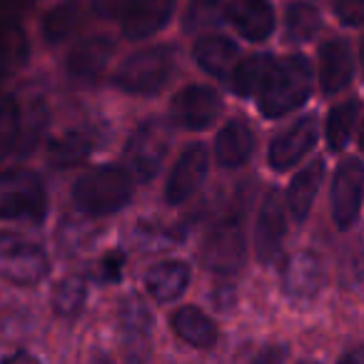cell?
<instances>
[{
    "mask_svg": "<svg viewBox=\"0 0 364 364\" xmlns=\"http://www.w3.org/2000/svg\"><path fill=\"white\" fill-rule=\"evenodd\" d=\"M312 68L304 55H289L274 63L259 87V112L264 117H282L309 97Z\"/></svg>",
    "mask_w": 364,
    "mask_h": 364,
    "instance_id": "obj_1",
    "label": "cell"
},
{
    "mask_svg": "<svg viewBox=\"0 0 364 364\" xmlns=\"http://www.w3.org/2000/svg\"><path fill=\"white\" fill-rule=\"evenodd\" d=\"M132 198V180L122 167L100 165L87 170L73 188V203L87 215L120 213Z\"/></svg>",
    "mask_w": 364,
    "mask_h": 364,
    "instance_id": "obj_2",
    "label": "cell"
},
{
    "mask_svg": "<svg viewBox=\"0 0 364 364\" xmlns=\"http://www.w3.org/2000/svg\"><path fill=\"white\" fill-rule=\"evenodd\" d=\"M48 215V195L43 180L33 170L0 172V220L6 223H43Z\"/></svg>",
    "mask_w": 364,
    "mask_h": 364,
    "instance_id": "obj_3",
    "label": "cell"
},
{
    "mask_svg": "<svg viewBox=\"0 0 364 364\" xmlns=\"http://www.w3.org/2000/svg\"><path fill=\"white\" fill-rule=\"evenodd\" d=\"M175 68V50L170 46H155L130 55L117 68L115 82L120 90L135 92V95H150L157 92L167 82Z\"/></svg>",
    "mask_w": 364,
    "mask_h": 364,
    "instance_id": "obj_4",
    "label": "cell"
},
{
    "mask_svg": "<svg viewBox=\"0 0 364 364\" xmlns=\"http://www.w3.org/2000/svg\"><path fill=\"white\" fill-rule=\"evenodd\" d=\"M50 272V259L38 242L0 235V277L13 284H38Z\"/></svg>",
    "mask_w": 364,
    "mask_h": 364,
    "instance_id": "obj_5",
    "label": "cell"
},
{
    "mask_svg": "<svg viewBox=\"0 0 364 364\" xmlns=\"http://www.w3.org/2000/svg\"><path fill=\"white\" fill-rule=\"evenodd\" d=\"M247 245L237 220H225L213 228L203 245V262L218 274H235L245 267Z\"/></svg>",
    "mask_w": 364,
    "mask_h": 364,
    "instance_id": "obj_6",
    "label": "cell"
},
{
    "mask_svg": "<svg viewBox=\"0 0 364 364\" xmlns=\"http://www.w3.org/2000/svg\"><path fill=\"white\" fill-rule=\"evenodd\" d=\"M167 150H170V137H167L165 127L160 122H145L127 140L125 157L130 162V170L137 175V180L147 182L162 167Z\"/></svg>",
    "mask_w": 364,
    "mask_h": 364,
    "instance_id": "obj_7",
    "label": "cell"
},
{
    "mask_svg": "<svg viewBox=\"0 0 364 364\" xmlns=\"http://www.w3.org/2000/svg\"><path fill=\"white\" fill-rule=\"evenodd\" d=\"M327 282V267H324L322 255L314 250H299L289 255L282 269V287L292 299L307 302L317 297Z\"/></svg>",
    "mask_w": 364,
    "mask_h": 364,
    "instance_id": "obj_8",
    "label": "cell"
},
{
    "mask_svg": "<svg viewBox=\"0 0 364 364\" xmlns=\"http://www.w3.org/2000/svg\"><path fill=\"white\" fill-rule=\"evenodd\" d=\"M223 112V97L208 85H190L172 100V120L185 130H205Z\"/></svg>",
    "mask_w": 364,
    "mask_h": 364,
    "instance_id": "obj_9",
    "label": "cell"
},
{
    "mask_svg": "<svg viewBox=\"0 0 364 364\" xmlns=\"http://www.w3.org/2000/svg\"><path fill=\"white\" fill-rule=\"evenodd\" d=\"M364 195V165L354 157L344 160L334 172L332 182V215L342 230L357 220Z\"/></svg>",
    "mask_w": 364,
    "mask_h": 364,
    "instance_id": "obj_10",
    "label": "cell"
},
{
    "mask_svg": "<svg viewBox=\"0 0 364 364\" xmlns=\"http://www.w3.org/2000/svg\"><path fill=\"white\" fill-rule=\"evenodd\" d=\"M210 170V157L205 145H190L182 152L177 165L172 167L170 177L165 185V200L170 205H180L203 185V180L208 177Z\"/></svg>",
    "mask_w": 364,
    "mask_h": 364,
    "instance_id": "obj_11",
    "label": "cell"
},
{
    "mask_svg": "<svg viewBox=\"0 0 364 364\" xmlns=\"http://www.w3.org/2000/svg\"><path fill=\"white\" fill-rule=\"evenodd\" d=\"M175 0H127L120 13L122 36L130 41H145L170 23Z\"/></svg>",
    "mask_w": 364,
    "mask_h": 364,
    "instance_id": "obj_12",
    "label": "cell"
},
{
    "mask_svg": "<svg viewBox=\"0 0 364 364\" xmlns=\"http://www.w3.org/2000/svg\"><path fill=\"white\" fill-rule=\"evenodd\" d=\"M287 232V220H284V203L277 190H269L259 208L257 228H255V247L262 264H269L282 250V240Z\"/></svg>",
    "mask_w": 364,
    "mask_h": 364,
    "instance_id": "obj_13",
    "label": "cell"
},
{
    "mask_svg": "<svg viewBox=\"0 0 364 364\" xmlns=\"http://www.w3.org/2000/svg\"><path fill=\"white\" fill-rule=\"evenodd\" d=\"M115 43L107 36H92L80 41L68 55V75L77 82H95L110 63Z\"/></svg>",
    "mask_w": 364,
    "mask_h": 364,
    "instance_id": "obj_14",
    "label": "cell"
},
{
    "mask_svg": "<svg viewBox=\"0 0 364 364\" xmlns=\"http://www.w3.org/2000/svg\"><path fill=\"white\" fill-rule=\"evenodd\" d=\"M228 21L235 31L252 43H262L274 31V11L269 0H232L228 6Z\"/></svg>",
    "mask_w": 364,
    "mask_h": 364,
    "instance_id": "obj_15",
    "label": "cell"
},
{
    "mask_svg": "<svg viewBox=\"0 0 364 364\" xmlns=\"http://www.w3.org/2000/svg\"><path fill=\"white\" fill-rule=\"evenodd\" d=\"M317 142V125L314 117H302L299 122H294L287 132L277 137L269 147V165L274 170H287V167L297 165L304 155L314 147Z\"/></svg>",
    "mask_w": 364,
    "mask_h": 364,
    "instance_id": "obj_16",
    "label": "cell"
},
{
    "mask_svg": "<svg viewBox=\"0 0 364 364\" xmlns=\"http://www.w3.org/2000/svg\"><path fill=\"white\" fill-rule=\"evenodd\" d=\"M352 53L344 41H329L319 48V82L324 92H339L352 80Z\"/></svg>",
    "mask_w": 364,
    "mask_h": 364,
    "instance_id": "obj_17",
    "label": "cell"
},
{
    "mask_svg": "<svg viewBox=\"0 0 364 364\" xmlns=\"http://www.w3.org/2000/svg\"><path fill=\"white\" fill-rule=\"evenodd\" d=\"M190 264L182 259H167L160 262L145 274V287L157 302H172L180 297L190 284Z\"/></svg>",
    "mask_w": 364,
    "mask_h": 364,
    "instance_id": "obj_18",
    "label": "cell"
},
{
    "mask_svg": "<svg viewBox=\"0 0 364 364\" xmlns=\"http://www.w3.org/2000/svg\"><path fill=\"white\" fill-rule=\"evenodd\" d=\"M215 152L223 167H240L252 157L255 135L245 120H230L215 140Z\"/></svg>",
    "mask_w": 364,
    "mask_h": 364,
    "instance_id": "obj_19",
    "label": "cell"
},
{
    "mask_svg": "<svg viewBox=\"0 0 364 364\" xmlns=\"http://www.w3.org/2000/svg\"><path fill=\"white\" fill-rule=\"evenodd\" d=\"M322 180H324V160H314L312 165H307L302 172H297L294 180L289 182L287 208L297 223L307 220L309 210L314 205V198H317L319 188H322Z\"/></svg>",
    "mask_w": 364,
    "mask_h": 364,
    "instance_id": "obj_20",
    "label": "cell"
},
{
    "mask_svg": "<svg viewBox=\"0 0 364 364\" xmlns=\"http://www.w3.org/2000/svg\"><path fill=\"white\" fill-rule=\"evenodd\" d=\"M237 53L240 50L232 41L223 36H208L195 43L193 55L205 73L215 77H228V73L232 70L235 60H237Z\"/></svg>",
    "mask_w": 364,
    "mask_h": 364,
    "instance_id": "obj_21",
    "label": "cell"
},
{
    "mask_svg": "<svg viewBox=\"0 0 364 364\" xmlns=\"http://www.w3.org/2000/svg\"><path fill=\"white\" fill-rule=\"evenodd\" d=\"M172 327L188 344L198 349H210L218 342V327L215 322L198 307H182L172 314Z\"/></svg>",
    "mask_w": 364,
    "mask_h": 364,
    "instance_id": "obj_22",
    "label": "cell"
},
{
    "mask_svg": "<svg viewBox=\"0 0 364 364\" xmlns=\"http://www.w3.org/2000/svg\"><path fill=\"white\" fill-rule=\"evenodd\" d=\"M120 324H122V337L130 352H145L150 344V332H152V314L145 307L137 294H132L130 299H125L120 312Z\"/></svg>",
    "mask_w": 364,
    "mask_h": 364,
    "instance_id": "obj_23",
    "label": "cell"
},
{
    "mask_svg": "<svg viewBox=\"0 0 364 364\" xmlns=\"http://www.w3.org/2000/svg\"><path fill=\"white\" fill-rule=\"evenodd\" d=\"M95 147L90 132L85 130H70L65 135L55 137V140L48 145V162L58 170H68V167H75L85 160L87 155Z\"/></svg>",
    "mask_w": 364,
    "mask_h": 364,
    "instance_id": "obj_24",
    "label": "cell"
},
{
    "mask_svg": "<svg viewBox=\"0 0 364 364\" xmlns=\"http://www.w3.org/2000/svg\"><path fill=\"white\" fill-rule=\"evenodd\" d=\"M82 21V3L80 0H65L60 6H55L43 21V36L48 43H63L77 31Z\"/></svg>",
    "mask_w": 364,
    "mask_h": 364,
    "instance_id": "obj_25",
    "label": "cell"
},
{
    "mask_svg": "<svg viewBox=\"0 0 364 364\" xmlns=\"http://www.w3.org/2000/svg\"><path fill=\"white\" fill-rule=\"evenodd\" d=\"M28 60V41L13 23H0V85Z\"/></svg>",
    "mask_w": 364,
    "mask_h": 364,
    "instance_id": "obj_26",
    "label": "cell"
},
{
    "mask_svg": "<svg viewBox=\"0 0 364 364\" xmlns=\"http://www.w3.org/2000/svg\"><path fill=\"white\" fill-rule=\"evenodd\" d=\"M274 65V58L269 53H257V55H250L247 60H242L232 70V90L237 95L247 97L252 92H257L262 87L264 77H267L269 68Z\"/></svg>",
    "mask_w": 364,
    "mask_h": 364,
    "instance_id": "obj_27",
    "label": "cell"
},
{
    "mask_svg": "<svg viewBox=\"0 0 364 364\" xmlns=\"http://www.w3.org/2000/svg\"><path fill=\"white\" fill-rule=\"evenodd\" d=\"M322 31V16L312 3H292L287 8V38L304 43Z\"/></svg>",
    "mask_w": 364,
    "mask_h": 364,
    "instance_id": "obj_28",
    "label": "cell"
},
{
    "mask_svg": "<svg viewBox=\"0 0 364 364\" xmlns=\"http://www.w3.org/2000/svg\"><path fill=\"white\" fill-rule=\"evenodd\" d=\"M23 135V117L18 100L13 95L0 97V160L18 147Z\"/></svg>",
    "mask_w": 364,
    "mask_h": 364,
    "instance_id": "obj_29",
    "label": "cell"
},
{
    "mask_svg": "<svg viewBox=\"0 0 364 364\" xmlns=\"http://www.w3.org/2000/svg\"><path fill=\"white\" fill-rule=\"evenodd\" d=\"M357 112H359V102L349 100L337 105L327 117V142L334 152H339L342 147H347L349 137H352V127L357 122Z\"/></svg>",
    "mask_w": 364,
    "mask_h": 364,
    "instance_id": "obj_30",
    "label": "cell"
},
{
    "mask_svg": "<svg viewBox=\"0 0 364 364\" xmlns=\"http://www.w3.org/2000/svg\"><path fill=\"white\" fill-rule=\"evenodd\" d=\"M225 21H228V8L223 0H193L185 16V31H208L223 26Z\"/></svg>",
    "mask_w": 364,
    "mask_h": 364,
    "instance_id": "obj_31",
    "label": "cell"
},
{
    "mask_svg": "<svg viewBox=\"0 0 364 364\" xmlns=\"http://www.w3.org/2000/svg\"><path fill=\"white\" fill-rule=\"evenodd\" d=\"M87 299V287L80 277H65L55 287L53 294V307L60 317H75L80 314V309L85 307Z\"/></svg>",
    "mask_w": 364,
    "mask_h": 364,
    "instance_id": "obj_32",
    "label": "cell"
},
{
    "mask_svg": "<svg viewBox=\"0 0 364 364\" xmlns=\"http://www.w3.org/2000/svg\"><path fill=\"white\" fill-rule=\"evenodd\" d=\"M334 13L344 26H362L364 0H334Z\"/></svg>",
    "mask_w": 364,
    "mask_h": 364,
    "instance_id": "obj_33",
    "label": "cell"
},
{
    "mask_svg": "<svg viewBox=\"0 0 364 364\" xmlns=\"http://www.w3.org/2000/svg\"><path fill=\"white\" fill-rule=\"evenodd\" d=\"M122 262H125V257H122L120 252H110L105 259H102V274H105L110 282H117V279H120V272H122Z\"/></svg>",
    "mask_w": 364,
    "mask_h": 364,
    "instance_id": "obj_34",
    "label": "cell"
},
{
    "mask_svg": "<svg viewBox=\"0 0 364 364\" xmlns=\"http://www.w3.org/2000/svg\"><path fill=\"white\" fill-rule=\"evenodd\" d=\"M284 359H287L284 347H267L252 359V364H284Z\"/></svg>",
    "mask_w": 364,
    "mask_h": 364,
    "instance_id": "obj_35",
    "label": "cell"
},
{
    "mask_svg": "<svg viewBox=\"0 0 364 364\" xmlns=\"http://www.w3.org/2000/svg\"><path fill=\"white\" fill-rule=\"evenodd\" d=\"M3 364H41V362L28 352H16V354H11V357L3 359Z\"/></svg>",
    "mask_w": 364,
    "mask_h": 364,
    "instance_id": "obj_36",
    "label": "cell"
},
{
    "mask_svg": "<svg viewBox=\"0 0 364 364\" xmlns=\"http://www.w3.org/2000/svg\"><path fill=\"white\" fill-rule=\"evenodd\" d=\"M339 364H364V347H357V349H352V352H347Z\"/></svg>",
    "mask_w": 364,
    "mask_h": 364,
    "instance_id": "obj_37",
    "label": "cell"
},
{
    "mask_svg": "<svg viewBox=\"0 0 364 364\" xmlns=\"http://www.w3.org/2000/svg\"><path fill=\"white\" fill-rule=\"evenodd\" d=\"M359 147L364 150V127H362V135H359Z\"/></svg>",
    "mask_w": 364,
    "mask_h": 364,
    "instance_id": "obj_38",
    "label": "cell"
},
{
    "mask_svg": "<svg viewBox=\"0 0 364 364\" xmlns=\"http://www.w3.org/2000/svg\"><path fill=\"white\" fill-rule=\"evenodd\" d=\"M362 65H364V41H362Z\"/></svg>",
    "mask_w": 364,
    "mask_h": 364,
    "instance_id": "obj_39",
    "label": "cell"
},
{
    "mask_svg": "<svg viewBox=\"0 0 364 364\" xmlns=\"http://www.w3.org/2000/svg\"><path fill=\"white\" fill-rule=\"evenodd\" d=\"M302 364H312V362H302Z\"/></svg>",
    "mask_w": 364,
    "mask_h": 364,
    "instance_id": "obj_40",
    "label": "cell"
}]
</instances>
